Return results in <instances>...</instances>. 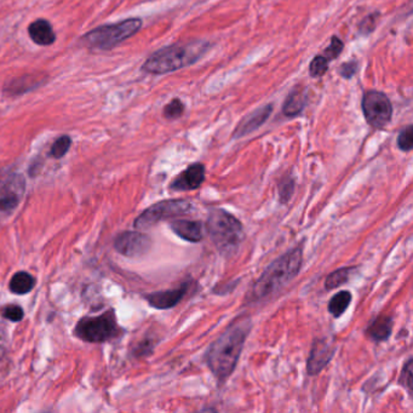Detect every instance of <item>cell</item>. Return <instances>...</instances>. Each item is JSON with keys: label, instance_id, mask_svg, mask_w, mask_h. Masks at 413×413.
I'll use <instances>...</instances> for the list:
<instances>
[{"label": "cell", "instance_id": "obj_1", "mask_svg": "<svg viewBox=\"0 0 413 413\" xmlns=\"http://www.w3.org/2000/svg\"><path fill=\"white\" fill-rule=\"evenodd\" d=\"M250 330V318L236 319L210 346L205 360L218 382H224L236 370Z\"/></svg>", "mask_w": 413, "mask_h": 413}, {"label": "cell", "instance_id": "obj_2", "mask_svg": "<svg viewBox=\"0 0 413 413\" xmlns=\"http://www.w3.org/2000/svg\"><path fill=\"white\" fill-rule=\"evenodd\" d=\"M303 262V251L301 248H294L274 262L266 266L262 276L253 285V301H261L271 297L279 292L285 285L289 284L301 271Z\"/></svg>", "mask_w": 413, "mask_h": 413}, {"label": "cell", "instance_id": "obj_3", "mask_svg": "<svg viewBox=\"0 0 413 413\" xmlns=\"http://www.w3.org/2000/svg\"><path fill=\"white\" fill-rule=\"evenodd\" d=\"M205 51L206 45L199 41L171 45L151 53L142 69L149 74H166L196 62Z\"/></svg>", "mask_w": 413, "mask_h": 413}, {"label": "cell", "instance_id": "obj_4", "mask_svg": "<svg viewBox=\"0 0 413 413\" xmlns=\"http://www.w3.org/2000/svg\"><path fill=\"white\" fill-rule=\"evenodd\" d=\"M206 229L223 256L234 255L245 240L244 226L236 216L226 210H211L206 219Z\"/></svg>", "mask_w": 413, "mask_h": 413}, {"label": "cell", "instance_id": "obj_5", "mask_svg": "<svg viewBox=\"0 0 413 413\" xmlns=\"http://www.w3.org/2000/svg\"><path fill=\"white\" fill-rule=\"evenodd\" d=\"M141 27L142 21L140 18H129L119 23L103 25L86 33L81 38V43L90 49L107 51L135 36Z\"/></svg>", "mask_w": 413, "mask_h": 413}, {"label": "cell", "instance_id": "obj_6", "mask_svg": "<svg viewBox=\"0 0 413 413\" xmlns=\"http://www.w3.org/2000/svg\"><path fill=\"white\" fill-rule=\"evenodd\" d=\"M76 336L85 342L102 343L119 334L114 311H106L102 316L84 318L76 327Z\"/></svg>", "mask_w": 413, "mask_h": 413}, {"label": "cell", "instance_id": "obj_7", "mask_svg": "<svg viewBox=\"0 0 413 413\" xmlns=\"http://www.w3.org/2000/svg\"><path fill=\"white\" fill-rule=\"evenodd\" d=\"M193 204L183 199L164 200L151 205L146 211H143L133 223L136 229H148L156 226V223L181 217L193 212Z\"/></svg>", "mask_w": 413, "mask_h": 413}, {"label": "cell", "instance_id": "obj_8", "mask_svg": "<svg viewBox=\"0 0 413 413\" xmlns=\"http://www.w3.org/2000/svg\"><path fill=\"white\" fill-rule=\"evenodd\" d=\"M365 119L374 129H383L391 123L393 107L389 98L379 91H367L363 98Z\"/></svg>", "mask_w": 413, "mask_h": 413}, {"label": "cell", "instance_id": "obj_9", "mask_svg": "<svg viewBox=\"0 0 413 413\" xmlns=\"http://www.w3.org/2000/svg\"><path fill=\"white\" fill-rule=\"evenodd\" d=\"M114 248L126 257H141L151 248V239L141 231H124L116 236Z\"/></svg>", "mask_w": 413, "mask_h": 413}, {"label": "cell", "instance_id": "obj_10", "mask_svg": "<svg viewBox=\"0 0 413 413\" xmlns=\"http://www.w3.org/2000/svg\"><path fill=\"white\" fill-rule=\"evenodd\" d=\"M25 191L22 176L13 173L0 183V212L9 213L18 208Z\"/></svg>", "mask_w": 413, "mask_h": 413}, {"label": "cell", "instance_id": "obj_11", "mask_svg": "<svg viewBox=\"0 0 413 413\" xmlns=\"http://www.w3.org/2000/svg\"><path fill=\"white\" fill-rule=\"evenodd\" d=\"M336 351V346L327 338L316 339L311 346V354L306 360V372L311 376H316L327 366L333 354Z\"/></svg>", "mask_w": 413, "mask_h": 413}, {"label": "cell", "instance_id": "obj_12", "mask_svg": "<svg viewBox=\"0 0 413 413\" xmlns=\"http://www.w3.org/2000/svg\"><path fill=\"white\" fill-rule=\"evenodd\" d=\"M46 81H48V76L44 73L23 74V76H16V78L6 81L3 91L6 96L18 97V96L38 89L40 86H43Z\"/></svg>", "mask_w": 413, "mask_h": 413}, {"label": "cell", "instance_id": "obj_13", "mask_svg": "<svg viewBox=\"0 0 413 413\" xmlns=\"http://www.w3.org/2000/svg\"><path fill=\"white\" fill-rule=\"evenodd\" d=\"M205 181V166L200 163L188 166L182 173L173 180L170 184L172 191H184L198 189Z\"/></svg>", "mask_w": 413, "mask_h": 413}, {"label": "cell", "instance_id": "obj_14", "mask_svg": "<svg viewBox=\"0 0 413 413\" xmlns=\"http://www.w3.org/2000/svg\"><path fill=\"white\" fill-rule=\"evenodd\" d=\"M189 286L191 284L186 283L182 286H180L178 289L147 294L146 301L156 309H170L172 306H177L178 303L182 301V298L186 296L188 290H189Z\"/></svg>", "mask_w": 413, "mask_h": 413}, {"label": "cell", "instance_id": "obj_15", "mask_svg": "<svg viewBox=\"0 0 413 413\" xmlns=\"http://www.w3.org/2000/svg\"><path fill=\"white\" fill-rule=\"evenodd\" d=\"M273 111V106L268 104V106L262 107L257 111H252L250 116H246L236 128L234 131V137H244L246 135L253 133L255 130H257L261 125L266 123V120L269 118V116Z\"/></svg>", "mask_w": 413, "mask_h": 413}, {"label": "cell", "instance_id": "obj_16", "mask_svg": "<svg viewBox=\"0 0 413 413\" xmlns=\"http://www.w3.org/2000/svg\"><path fill=\"white\" fill-rule=\"evenodd\" d=\"M170 226L176 236L189 243H199L204 238L203 224L199 221L178 219L173 221Z\"/></svg>", "mask_w": 413, "mask_h": 413}, {"label": "cell", "instance_id": "obj_17", "mask_svg": "<svg viewBox=\"0 0 413 413\" xmlns=\"http://www.w3.org/2000/svg\"><path fill=\"white\" fill-rule=\"evenodd\" d=\"M28 34L33 40V43H36L40 46H49V45H53L56 40V34L53 32L51 23L44 18L36 20L34 22L31 23L28 27Z\"/></svg>", "mask_w": 413, "mask_h": 413}, {"label": "cell", "instance_id": "obj_18", "mask_svg": "<svg viewBox=\"0 0 413 413\" xmlns=\"http://www.w3.org/2000/svg\"><path fill=\"white\" fill-rule=\"evenodd\" d=\"M393 332V319L391 316H381L373 320L367 329L370 338L376 342H383L391 337Z\"/></svg>", "mask_w": 413, "mask_h": 413}, {"label": "cell", "instance_id": "obj_19", "mask_svg": "<svg viewBox=\"0 0 413 413\" xmlns=\"http://www.w3.org/2000/svg\"><path fill=\"white\" fill-rule=\"evenodd\" d=\"M306 103V96L304 89L294 88L290 93L289 96L286 98V101H285L284 107H283V113L286 116H298L303 111Z\"/></svg>", "mask_w": 413, "mask_h": 413}, {"label": "cell", "instance_id": "obj_20", "mask_svg": "<svg viewBox=\"0 0 413 413\" xmlns=\"http://www.w3.org/2000/svg\"><path fill=\"white\" fill-rule=\"evenodd\" d=\"M36 285V279L26 271H18L11 278L10 291L15 294H26L31 292Z\"/></svg>", "mask_w": 413, "mask_h": 413}, {"label": "cell", "instance_id": "obj_21", "mask_svg": "<svg viewBox=\"0 0 413 413\" xmlns=\"http://www.w3.org/2000/svg\"><path fill=\"white\" fill-rule=\"evenodd\" d=\"M351 293L349 291H339L336 293L329 302L330 314H332L334 318H341L343 313L351 306Z\"/></svg>", "mask_w": 413, "mask_h": 413}, {"label": "cell", "instance_id": "obj_22", "mask_svg": "<svg viewBox=\"0 0 413 413\" xmlns=\"http://www.w3.org/2000/svg\"><path fill=\"white\" fill-rule=\"evenodd\" d=\"M353 271H354V268L349 266V268H341V269L331 273L326 278V281H325L326 289L333 290L336 289V287H339L341 285L346 284V281L349 280V276H351Z\"/></svg>", "mask_w": 413, "mask_h": 413}, {"label": "cell", "instance_id": "obj_23", "mask_svg": "<svg viewBox=\"0 0 413 413\" xmlns=\"http://www.w3.org/2000/svg\"><path fill=\"white\" fill-rule=\"evenodd\" d=\"M329 60L325 57L324 55H319L314 57L309 66V73L313 78H320L324 76L329 68Z\"/></svg>", "mask_w": 413, "mask_h": 413}, {"label": "cell", "instance_id": "obj_24", "mask_svg": "<svg viewBox=\"0 0 413 413\" xmlns=\"http://www.w3.org/2000/svg\"><path fill=\"white\" fill-rule=\"evenodd\" d=\"M184 113V104L181 100L175 98L164 108V116L166 119H177Z\"/></svg>", "mask_w": 413, "mask_h": 413}, {"label": "cell", "instance_id": "obj_25", "mask_svg": "<svg viewBox=\"0 0 413 413\" xmlns=\"http://www.w3.org/2000/svg\"><path fill=\"white\" fill-rule=\"evenodd\" d=\"M72 144V140L69 136H62V137L56 140V142L53 143L51 147V156L53 158H62L63 156H66L67 151L69 149V147Z\"/></svg>", "mask_w": 413, "mask_h": 413}, {"label": "cell", "instance_id": "obj_26", "mask_svg": "<svg viewBox=\"0 0 413 413\" xmlns=\"http://www.w3.org/2000/svg\"><path fill=\"white\" fill-rule=\"evenodd\" d=\"M412 359H409V361L405 364L401 376H400L399 383L404 386L405 389H407L409 395L412 394Z\"/></svg>", "mask_w": 413, "mask_h": 413}, {"label": "cell", "instance_id": "obj_27", "mask_svg": "<svg viewBox=\"0 0 413 413\" xmlns=\"http://www.w3.org/2000/svg\"><path fill=\"white\" fill-rule=\"evenodd\" d=\"M398 146L404 151H409L413 147V128L409 125L406 129L400 133L398 137Z\"/></svg>", "mask_w": 413, "mask_h": 413}, {"label": "cell", "instance_id": "obj_28", "mask_svg": "<svg viewBox=\"0 0 413 413\" xmlns=\"http://www.w3.org/2000/svg\"><path fill=\"white\" fill-rule=\"evenodd\" d=\"M294 191V181L293 178H285L279 184L280 201L285 204L289 201Z\"/></svg>", "mask_w": 413, "mask_h": 413}, {"label": "cell", "instance_id": "obj_29", "mask_svg": "<svg viewBox=\"0 0 413 413\" xmlns=\"http://www.w3.org/2000/svg\"><path fill=\"white\" fill-rule=\"evenodd\" d=\"M343 43L341 40L338 39L337 36H333L331 40V44L329 48L325 50V57L327 58L329 61L333 60V58L338 57L339 53H342Z\"/></svg>", "mask_w": 413, "mask_h": 413}, {"label": "cell", "instance_id": "obj_30", "mask_svg": "<svg viewBox=\"0 0 413 413\" xmlns=\"http://www.w3.org/2000/svg\"><path fill=\"white\" fill-rule=\"evenodd\" d=\"M23 314L25 313H23L22 308L18 306H8L3 311V316H4L5 319L13 321V323L21 321L23 319Z\"/></svg>", "mask_w": 413, "mask_h": 413}, {"label": "cell", "instance_id": "obj_31", "mask_svg": "<svg viewBox=\"0 0 413 413\" xmlns=\"http://www.w3.org/2000/svg\"><path fill=\"white\" fill-rule=\"evenodd\" d=\"M378 18L377 13L374 15H370L369 18H365L363 23L360 25V31L361 33H364V34H369L374 29V27H376V18Z\"/></svg>", "mask_w": 413, "mask_h": 413}, {"label": "cell", "instance_id": "obj_32", "mask_svg": "<svg viewBox=\"0 0 413 413\" xmlns=\"http://www.w3.org/2000/svg\"><path fill=\"white\" fill-rule=\"evenodd\" d=\"M356 67H358V65H356V61L344 63L341 67L339 73H341V76H344L346 79H349V78L354 76V73L356 72Z\"/></svg>", "mask_w": 413, "mask_h": 413}]
</instances>
